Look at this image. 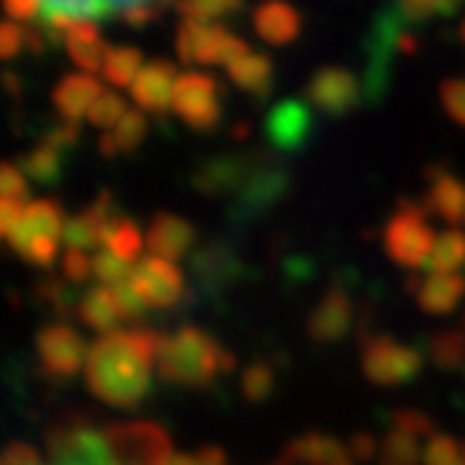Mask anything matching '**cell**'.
<instances>
[{"mask_svg": "<svg viewBox=\"0 0 465 465\" xmlns=\"http://www.w3.org/2000/svg\"><path fill=\"white\" fill-rule=\"evenodd\" d=\"M87 353L90 348L84 345L79 331H74L64 322H54L40 328L37 334V356L45 376H51L54 381L71 379L82 364H87Z\"/></svg>", "mask_w": 465, "mask_h": 465, "instance_id": "9", "label": "cell"}, {"mask_svg": "<svg viewBox=\"0 0 465 465\" xmlns=\"http://www.w3.org/2000/svg\"><path fill=\"white\" fill-rule=\"evenodd\" d=\"M146 68L143 64V54L132 45H115L107 51L104 56V68H102V76L115 84V87H132L138 82L141 71Z\"/></svg>", "mask_w": 465, "mask_h": 465, "instance_id": "27", "label": "cell"}, {"mask_svg": "<svg viewBox=\"0 0 465 465\" xmlns=\"http://www.w3.org/2000/svg\"><path fill=\"white\" fill-rule=\"evenodd\" d=\"M102 247L110 250L113 255H118V258H124V261L129 263V261H135V258L141 255V250H143V236H141V230H138L135 222L118 213V216H113V219L104 224V230H102Z\"/></svg>", "mask_w": 465, "mask_h": 465, "instance_id": "25", "label": "cell"}, {"mask_svg": "<svg viewBox=\"0 0 465 465\" xmlns=\"http://www.w3.org/2000/svg\"><path fill=\"white\" fill-rule=\"evenodd\" d=\"M177 12L185 15V17H193V20L216 23L213 17L242 12V4H239V0H193V4H177Z\"/></svg>", "mask_w": 465, "mask_h": 465, "instance_id": "37", "label": "cell"}, {"mask_svg": "<svg viewBox=\"0 0 465 465\" xmlns=\"http://www.w3.org/2000/svg\"><path fill=\"white\" fill-rule=\"evenodd\" d=\"M126 104H124V98L115 93V90H104L102 95H98V102L90 107L87 118L93 126H102V129H115L124 115H126Z\"/></svg>", "mask_w": 465, "mask_h": 465, "instance_id": "35", "label": "cell"}, {"mask_svg": "<svg viewBox=\"0 0 465 465\" xmlns=\"http://www.w3.org/2000/svg\"><path fill=\"white\" fill-rule=\"evenodd\" d=\"M20 172L40 185H54L62 174V157H59V152L40 143L35 152L20 157Z\"/></svg>", "mask_w": 465, "mask_h": 465, "instance_id": "31", "label": "cell"}, {"mask_svg": "<svg viewBox=\"0 0 465 465\" xmlns=\"http://www.w3.org/2000/svg\"><path fill=\"white\" fill-rule=\"evenodd\" d=\"M93 275L102 281V286H118L132 278V267L110 250H98L93 255Z\"/></svg>", "mask_w": 465, "mask_h": 465, "instance_id": "36", "label": "cell"}, {"mask_svg": "<svg viewBox=\"0 0 465 465\" xmlns=\"http://www.w3.org/2000/svg\"><path fill=\"white\" fill-rule=\"evenodd\" d=\"M440 102L446 113L465 126V79H446L440 84Z\"/></svg>", "mask_w": 465, "mask_h": 465, "instance_id": "43", "label": "cell"}, {"mask_svg": "<svg viewBox=\"0 0 465 465\" xmlns=\"http://www.w3.org/2000/svg\"><path fill=\"white\" fill-rule=\"evenodd\" d=\"M312 132V113L297 98L275 104L267 115V138L281 152H297Z\"/></svg>", "mask_w": 465, "mask_h": 465, "instance_id": "16", "label": "cell"}, {"mask_svg": "<svg viewBox=\"0 0 465 465\" xmlns=\"http://www.w3.org/2000/svg\"><path fill=\"white\" fill-rule=\"evenodd\" d=\"M102 219L93 216L90 211H82L76 216L64 219V230H62V242L68 244V250H90V247H102Z\"/></svg>", "mask_w": 465, "mask_h": 465, "instance_id": "30", "label": "cell"}, {"mask_svg": "<svg viewBox=\"0 0 465 465\" xmlns=\"http://www.w3.org/2000/svg\"><path fill=\"white\" fill-rule=\"evenodd\" d=\"M20 45H23V25L17 20H6L0 25V54L9 59L20 51Z\"/></svg>", "mask_w": 465, "mask_h": 465, "instance_id": "49", "label": "cell"}, {"mask_svg": "<svg viewBox=\"0 0 465 465\" xmlns=\"http://www.w3.org/2000/svg\"><path fill=\"white\" fill-rule=\"evenodd\" d=\"M423 368V353L410 345H398L392 337L361 340V371L379 387H395L415 379Z\"/></svg>", "mask_w": 465, "mask_h": 465, "instance_id": "7", "label": "cell"}, {"mask_svg": "<svg viewBox=\"0 0 465 465\" xmlns=\"http://www.w3.org/2000/svg\"><path fill=\"white\" fill-rule=\"evenodd\" d=\"M426 174L431 177V185L426 193V208L435 211L449 224H460L465 219V185L457 177L443 174L438 169H429Z\"/></svg>", "mask_w": 465, "mask_h": 465, "instance_id": "22", "label": "cell"}, {"mask_svg": "<svg viewBox=\"0 0 465 465\" xmlns=\"http://www.w3.org/2000/svg\"><path fill=\"white\" fill-rule=\"evenodd\" d=\"M172 465H227V457L219 446H205L196 454H174Z\"/></svg>", "mask_w": 465, "mask_h": 465, "instance_id": "48", "label": "cell"}, {"mask_svg": "<svg viewBox=\"0 0 465 465\" xmlns=\"http://www.w3.org/2000/svg\"><path fill=\"white\" fill-rule=\"evenodd\" d=\"M6 15H9L12 20H25V23H31V20H35V17L40 15V4H28V0H25V4H23V0L17 4V0H12V4H6Z\"/></svg>", "mask_w": 465, "mask_h": 465, "instance_id": "54", "label": "cell"}, {"mask_svg": "<svg viewBox=\"0 0 465 465\" xmlns=\"http://www.w3.org/2000/svg\"><path fill=\"white\" fill-rule=\"evenodd\" d=\"M407 20L398 12V6L384 9L376 17V25L368 37V74H364V90H368V102H379L387 90V79H390V56L398 48V37L404 35Z\"/></svg>", "mask_w": 465, "mask_h": 465, "instance_id": "10", "label": "cell"}, {"mask_svg": "<svg viewBox=\"0 0 465 465\" xmlns=\"http://www.w3.org/2000/svg\"><path fill=\"white\" fill-rule=\"evenodd\" d=\"M143 138H146V118L135 110H129L113 132L102 135L98 152L104 157H118L121 152H135L143 143Z\"/></svg>", "mask_w": 465, "mask_h": 465, "instance_id": "26", "label": "cell"}, {"mask_svg": "<svg viewBox=\"0 0 465 465\" xmlns=\"http://www.w3.org/2000/svg\"><path fill=\"white\" fill-rule=\"evenodd\" d=\"M40 292H45V301H48L59 314H64V312L71 309V303H74L71 289H64L59 281H48L45 286H40Z\"/></svg>", "mask_w": 465, "mask_h": 465, "instance_id": "51", "label": "cell"}, {"mask_svg": "<svg viewBox=\"0 0 465 465\" xmlns=\"http://www.w3.org/2000/svg\"><path fill=\"white\" fill-rule=\"evenodd\" d=\"M232 353H227L203 328L185 325L172 337L160 340L154 368L163 381L180 387H205L219 371H232Z\"/></svg>", "mask_w": 465, "mask_h": 465, "instance_id": "2", "label": "cell"}, {"mask_svg": "<svg viewBox=\"0 0 465 465\" xmlns=\"http://www.w3.org/2000/svg\"><path fill=\"white\" fill-rule=\"evenodd\" d=\"M6 87H9V93H17V79H15V74L12 71H6Z\"/></svg>", "mask_w": 465, "mask_h": 465, "instance_id": "56", "label": "cell"}, {"mask_svg": "<svg viewBox=\"0 0 465 465\" xmlns=\"http://www.w3.org/2000/svg\"><path fill=\"white\" fill-rule=\"evenodd\" d=\"M426 203H412L401 199L395 216L384 227V250L387 255L410 270H420L429 263L431 250H435V232L426 224Z\"/></svg>", "mask_w": 465, "mask_h": 465, "instance_id": "4", "label": "cell"}, {"mask_svg": "<svg viewBox=\"0 0 465 465\" xmlns=\"http://www.w3.org/2000/svg\"><path fill=\"white\" fill-rule=\"evenodd\" d=\"M361 84L345 68H320L306 82V98L325 115H348L361 102Z\"/></svg>", "mask_w": 465, "mask_h": 465, "instance_id": "11", "label": "cell"}, {"mask_svg": "<svg viewBox=\"0 0 465 465\" xmlns=\"http://www.w3.org/2000/svg\"><path fill=\"white\" fill-rule=\"evenodd\" d=\"M457 465H465V457H462V460H460V462H457Z\"/></svg>", "mask_w": 465, "mask_h": 465, "instance_id": "59", "label": "cell"}, {"mask_svg": "<svg viewBox=\"0 0 465 465\" xmlns=\"http://www.w3.org/2000/svg\"><path fill=\"white\" fill-rule=\"evenodd\" d=\"M107 51H110V45H107L104 40L87 43V45H71V48H68L71 59L79 64V68H82L87 76H93V74H98V71L104 68V56H107Z\"/></svg>", "mask_w": 465, "mask_h": 465, "instance_id": "40", "label": "cell"}, {"mask_svg": "<svg viewBox=\"0 0 465 465\" xmlns=\"http://www.w3.org/2000/svg\"><path fill=\"white\" fill-rule=\"evenodd\" d=\"M272 465H301V462H297L294 457H289V454L283 451V454H281V457H278V460H275Z\"/></svg>", "mask_w": 465, "mask_h": 465, "instance_id": "55", "label": "cell"}, {"mask_svg": "<svg viewBox=\"0 0 465 465\" xmlns=\"http://www.w3.org/2000/svg\"><path fill=\"white\" fill-rule=\"evenodd\" d=\"M465 294V278L462 275H429L420 283L418 297V306L429 314H449L460 297Z\"/></svg>", "mask_w": 465, "mask_h": 465, "instance_id": "24", "label": "cell"}, {"mask_svg": "<svg viewBox=\"0 0 465 465\" xmlns=\"http://www.w3.org/2000/svg\"><path fill=\"white\" fill-rule=\"evenodd\" d=\"M62 270H64V278L68 281L82 283L93 275V258L82 250H68L62 258Z\"/></svg>", "mask_w": 465, "mask_h": 465, "instance_id": "45", "label": "cell"}, {"mask_svg": "<svg viewBox=\"0 0 465 465\" xmlns=\"http://www.w3.org/2000/svg\"><path fill=\"white\" fill-rule=\"evenodd\" d=\"M289 188V172L281 160H272L263 152L252 154L250 172L242 180L239 191H236V203H232V216L236 219H252L261 216L263 211H270L272 203L286 193Z\"/></svg>", "mask_w": 465, "mask_h": 465, "instance_id": "6", "label": "cell"}, {"mask_svg": "<svg viewBox=\"0 0 465 465\" xmlns=\"http://www.w3.org/2000/svg\"><path fill=\"white\" fill-rule=\"evenodd\" d=\"M255 35L270 45H286L301 35V15L289 4H263L252 15Z\"/></svg>", "mask_w": 465, "mask_h": 465, "instance_id": "21", "label": "cell"}, {"mask_svg": "<svg viewBox=\"0 0 465 465\" xmlns=\"http://www.w3.org/2000/svg\"><path fill=\"white\" fill-rule=\"evenodd\" d=\"M373 449H376V440L371 435H364V431L351 438V457H356V460H371Z\"/></svg>", "mask_w": 465, "mask_h": 465, "instance_id": "53", "label": "cell"}, {"mask_svg": "<svg viewBox=\"0 0 465 465\" xmlns=\"http://www.w3.org/2000/svg\"><path fill=\"white\" fill-rule=\"evenodd\" d=\"M104 435L115 465H172V440L157 423H107Z\"/></svg>", "mask_w": 465, "mask_h": 465, "instance_id": "5", "label": "cell"}, {"mask_svg": "<svg viewBox=\"0 0 465 465\" xmlns=\"http://www.w3.org/2000/svg\"><path fill=\"white\" fill-rule=\"evenodd\" d=\"M64 230V216L54 199H35L28 203L20 222L6 236L12 250L23 258L31 247L45 244V242H59Z\"/></svg>", "mask_w": 465, "mask_h": 465, "instance_id": "13", "label": "cell"}, {"mask_svg": "<svg viewBox=\"0 0 465 465\" xmlns=\"http://www.w3.org/2000/svg\"><path fill=\"white\" fill-rule=\"evenodd\" d=\"M174 113L199 132H211L222 118V102H219V84L213 76L188 71L177 79L174 98H172Z\"/></svg>", "mask_w": 465, "mask_h": 465, "instance_id": "8", "label": "cell"}, {"mask_svg": "<svg viewBox=\"0 0 465 465\" xmlns=\"http://www.w3.org/2000/svg\"><path fill=\"white\" fill-rule=\"evenodd\" d=\"M0 465H45L43 460H40V454L31 449V446H25V443H12L9 449H6V454H4V462Z\"/></svg>", "mask_w": 465, "mask_h": 465, "instance_id": "50", "label": "cell"}, {"mask_svg": "<svg viewBox=\"0 0 465 465\" xmlns=\"http://www.w3.org/2000/svg\"><path fill=\"white\" fill-rule=\"evenodd\" d=\"M460 37H462V43H465V20L460 23Z\"/></svg>", "mask_w": 465, "mask_h": 465, "instance_id": "58", "label": "cell"}, {"mask_svg": "<svg viewBox=\"0 0 465 465\" xmlns=\"http://www.w3.org/2000/svg\"><path fill=\"white\" fill-rule=\"evenodd\" d=\"M250 163H252V154H216L193 172V188L211 196L224 193V191L236 193L242 180L250 172Z\"/></svg>", "mask_w": 465, "mask_h": 465, "instance_id": "18", "label": "cell"}, {"mask_svg": "<svg viewBox=\"0 0 465 465\" xmlns=\"http://www.w3.org/2000/svg\"><path fill=\"white\" fill-rule=\"evenodd\" d=\"M25 205L23 203H12V199H0V232L4 236H9V232L15 230V224L20 222Z\"/></svg>", "mask_w": 465, "mask_h": 465, "instance_id": "52", "label": "cell"}, {"mask_svg": "<svg viewBox=\"0 0 465 465\" xmlns=\"http://www.w3.org/2000/svg\"><path fill=\"white\" fill-rule=\"evenodd\" d=\"M418 438L401 429H390L381 440V465H418Z\"/></svg>", "mask_w": 465, "mask_h": 465, "instance_id": "33", "label": "cell"}, {"mask_svg": "<svg viewBox=\"0 0 465 465\" xmlns=\"http://www.w3.org/2000/svg\"><path fill=\"white\" fill-rule=\"evenodd\" d=\"M242 392L252 404L263 401V398H270V392H272V371L267 368V364H261V361L250 364L244 379H242Z\"/></svg>", "mask_w": 465, "mask_h": 465, "instance_id": "39", "label": "cell"}, {"mask_svg": "<svg viewBox=\"0 0 465 465\" xmlns=\"http://www.w3.org/2000/svg\"><path fill=\"white\" fill-rule=\"evenodd\" d=\"M132 286L138 289L141 301L152 309H169L183 294V272L172 261H163L154 255L141 258L132 267Z\"/></svg>", "mask_w": 465, "mask_h": 465, "instance_id": "12", "label": "cell"}, {"mask_svg": "<svg viewBox=\"0 0 465 465\" xmlns=\"http://www.w3.org/2000/svg\"><path fill=\"white\" fill-rule=\"evenodd\" d=\"M232 84H239L242 90L252 95H267L272 87V62L263 54H250L242 62H236L232 68H227Z\"/></svg>", "mask_w": 465, "mask_h": 465, "instance_id": "28", "label": "cell"}, {"mask_svg": "<svg viewBox=\"0 0 465 465\" xmlns=\"http://www.w3.org/2000/svg\"><path fill=\"white\" fill-rule=\"evenodd\" d=\"M76 141H79V124H74V121H59V124L48 126L43 135V146H48L59 154L68 146H76Z\"/></svg>", "mask_w": 465, "mask_h": 465, "instance_id": "44", "label": "cell"}, {"mask_svg": "<svg viewBox=\"0 0 465 465\" xmlns=\"http://www.w3.org/2000/svg\"><path fill=\"white\" fill-rule=\"evenodd\" d=\"M76 314H79V320L84 325L98 331L102 337L115 334V331H118L121 314H118V306H115V297H113L110 286H93L90 292H84Z\"/></svg>", "mask_w": 465, "mask_h": 465, "instance_id": "23", "label": "cell"}, {"mask_svg": "<svg viewBox=\"0 0 465 465\" xmlns=\"http://www.w3.org/2000/svg\"><path fill=\"white\" fill-rule=\"evenodd\" d=\"M191 244H193V227L188 219L165 211L152 219V227L146 232V247L152 250L154 258L177 261L191 250Z\"/></svg>", "mask_w": 465, "mask_h": 465, "instance_id": "19", "label": "cell"}, {"mask_svg": "<svg viewBox=\"0 0 465 465\" xmlns=\"http://www.w3.org/2000/svg\"><path fill=\"white\" fill-rule=\"evenodd\" d=\"M177 68L169 59H152L146 62V68L141 71L138 82L129 87L135 104L146 113H165L172 107L174 87H177Z\"/></svg>", "mask_w": 465, "mask_h": 465, "instance_id": "15", "label": "cell"}, {"mask_svg": "<svg viewBox=\"0 0 465 465\" xmlns=\"http://www.w3.org/2000/svg\"><path fill=\"white\" fill-rule=\"evenodd\" d=\"M28 196V185H25V174L20 172L17 163H6L0 169V199H12V203H23ZM25 205V203H23Z\"/></svg>", "mask_w": 465, "mask_h": 465, "instance_id": "42", "label": "cell"}, {"mask_svg": "<svg viewBox=\"0 0 465 465\" xmlns=\"http://www.w3.org/2000/svg\"><path fill=\"white\" fill-rule=\"evenodd\" d=\"M392 429H401V431H410V435H429L431 429V420L423 415V412H418V410H398L395 415H392Z\"/></svg>", "mask_w": 465, "mask_h": 465, "instance_id": "46", "label": "cell"}, {"mask_svg": "<svg viewBox=\"0 0 465 465\" xmlns=\"http://www.w3.org/2000/svg\"><path fill=\"white\" fill-rule=\"evenodd\" d=\"M104 93V87L98 84L93 76L87 74H71V76H62L51 93L54 98V107L59 110L62 121H79L82 115L90 113V107L98 102V95Z\"/></svg>", "mask_w": 465, "mask_h": 465, "instance_id": "20", "label": "cell"}, {"mask_svg": "<svg viewBox=\"0 0 465 465\" xmlns=\"http://www.w3.org/2000/svg\"><path fill=\"white\" fill-rule=\"evenodd\" d=\"M429 356L435 359L438 368L454 371L465 359V331H440L438 337H431L429 342Z\"/></svg>", "mask_w": 465, "mask_h": 465, "instance_id": "32", "label": "cell"}, {"mask_svg": "<svg viewBox=\"0 0 465 465\" xmlns=\"http://www.w3.org/2000/svg\"><path fill=\"white\" fill-rule=\"evenodd\" d=\"M193 270L199 281H224L227 272L224 270H239V263L232 261V255L222 247H211L193 255Z\"/></svg>", "mask_w": 465, "mask_h": 465, "instance_id": "34", "label": "cell"}, {"mask_svg": "<svg viewBox=\"0 0 465 465\" xmlns=\"http://www.w3.org/2000/svg\"><path fill=\"white\" fill-rule=\"evenodd\" d=\"M110 289H113V297H115V306H118L121 320H141L143 317L146 303L141 301L138 289L132 286V278L118 283V286H110Z\"/></svg>", "mask_w": 465, "mask_h": 465, "instance_id": "41", "label": "cell"}, {"mask_svg": "<svg viewBox=\"0 0 465 465\" xmlns=\"http://www.w3.org/2000/svg\"><path fill=\"white\" fill-rule=\"evenodd\" d=\"M462 460V446L449 435H431L423 449V465H457Z\"/></svg>", "mask_w": 465, "mask_h": 465, "instance_id": "38", "label": "cell"}, {"mask_svg": "<svg viewBox=\"0 0 465 465\" xmlns=\"http://www.w3.org/2000/svg\"><path fill=\"white\" fill-rule=\"evenodd\" d=\"M160 12H163V6H154V4H124V6H118V17H124V23L138 25V28L152 23Z\"/></svg>", "mask_w": 465, "mask_h": 465, "instance_id": "47", "label": "cell"}, {"mask_svg": "<svg viewBox=\"0 0 465 465\" xmlns=\"http://www.w3.org/2000/svg\"><path fill=\"white\" fill-rule=\"evenodd\" d=\"M230 31L219 23L185 17L177 28V54L183 64H216L219 48Z\"/></svg>", "mask_w": 465, "mask_h": 465, "instance_id": "14", "label": "cell"}, {"mask_svg": "<svg viewBox=\"0 0 465 465\" xmlns=\"http://www.w3.org/2000/svg\"><path fill=\"white\" fill-rule=\"evenodd\" d=\"M236 138H239V141H242V138H250V126L239 124V126H236Z\"/></svg>", "mask_w": 465, "mask_h": 465, "instance_id": "57", "label": "cell"}, {"mask_svg": "<svg viewBox=\"0 0 465 465\" xmlns=\"http://www.w3.org/2000/svg\"><path fill=\"white\" fill-rule=\"evenodd\" d=\"M160 340L152 331H115L90 345L84 376L90 392L110 407L132 410L152 390Z\"/></svg>", "mask_w": 465, "mask_h": 465, "instance_id": "1", "label": "cell"}, {"mask_svg": "<svg viewBox=\"0 0 465 465\" xmlns=\"http://www.w3.org/2000/svg\"><path fill=\"white\" fill-rule=\"evenodd\" d=\"M460 267H465V232L451 227L435 239L426 270H431V275H457Z\"/></svg>", "mask_w": 465, "mask_h": 465, "instance_id": "29", "label": "cell"}, {"mask_svg": "<svg viewBox=\"0 0 465 465\" xmlns=\"http://www.w3.org/2000/svg\"><path fill=\"white\" fill-rule=\"evenodd\" d=\"M462 457H465V446H462Z\"/></svg>", "mask_w": 465, "mask_h": 465, "instance_id": "60", "label": "cell"}, {"mask_svg": "<svg viewBox=\"0 0 465 465\" xmlns=\"http://www.w3.org/2000/svg\"><path fill=\"white\" fill-rule=\"evenodd\" d=\"M351 320H353L351 297L342 289H328L309 317V337L314 342H322V345L337 342L351 328Z\"/></svg>", "mask_w": 465, "mask_h": 465, "instance_id": "17", "label": "cell"}, {"mask_svg": "<svg viewBox=\"0 0 465 465\" xmlns=\"http://www.w3.org/2000/svg\"><path fill=\"white\" fill-rule=\"evenodd\" d=\"M45 449L54 465H115L104 426H93L87 415L68 412L45 431Z\"/></svg>", "mask_w": 465, "mask_h": 465, "instance_id": "3", "label": "cell"}]
</instances>
